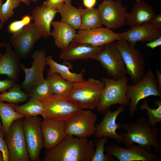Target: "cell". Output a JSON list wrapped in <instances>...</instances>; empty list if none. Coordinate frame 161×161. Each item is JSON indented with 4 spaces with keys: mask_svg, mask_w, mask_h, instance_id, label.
Instances as JSON below:
<instances>
[{
    "mask_svg": "<svg viewBox=\"0 0 161 161\" xmlns=\"http://www.w3.org/2000/svg\"><path fill=\"white\" fill-rule=\"evenodd\" d=\"M95 145L87 137L67 135L54 147L46 150L44 161H91Z\"/></svg>",
    "mask_w": 161,
    "mask_h": 161,
    "instance_id": "cell-1",
    "label": "cell"
},
{
    "mask_svg": "<svg viewBox=\"0 0 161 161\" xmlns=\"http://www.w3.org/2000/svg\"><path fill=\"white\" fill-rule=\"evenodd\" d=\"M121 128L126 131L119 134L123 137L122 143L126 148L132 146L135 143L153 146L157 152L161 151L158 125L153 127L144 116L139 117L135 122L122 124Z\"/></svg>",
    "mask_w": 161,
    "mask_h": 161,
    "instance_id": "cell-2",
    "label": "cell"
},
{
    "mask_svg": "<svg viewBox=\"0 0 161 161\" xmlns=\"http://www.w3.org/2000/svg\"><path fill=\"white\" fill-rule=\"evenodd\" d=\"M104 86L102 81L90 78L82 82L73 83L67 97L80 109L91 110L98 107Z\"/></svg>",
    "mask_w": 161,
    "mask_h": 161,
    "instance_id": "cell-3",
    "label": "cell"
},
{
    "mask_svg": "<svg viewBox=\"0 0 161 161\" xmlns=\"http://www.w3.org/2000/svg\"><path fill=\"white\" fill-rule=\"evenodd\" d=\"M101 80L104 83V86L97 108L98 112H104L114 105H129L130 101L126 94L129 80L126 76L117 80L104 77L101 78Z\"/></svg>",
    "mask_w": 161,
    "mask_h": 161,
    "instance_id": "cell-4",
    "label": "cell"
},
{
    "mask_svg": "<svg viewBox=\"0 0 161 161\" xmlns=\"http://www.w3.org/2000/svg\"><path fill=\"white\" fill-rule=\"evenodd\" d=\"M126 94L130 101L129 110L131 117L137 112V105L142 100L151 96L161 97V92L157 87L156 77L149 69L138 82L133 85L128 84Z\"/></svg>",
    "mask_w": 161,
    "mask_h": 161,
    "instance_id": "cell-5",
    "label": "cell"
},
{
    "mask_svg": "<svg viewBox=\"0 0 161 161\" xmlns=\"http://www.w3.org/2000/svg\"><path fill=\"white\" fill-rule=\"evenodd\" d=\"M41 101L44 108L42 115L44 119L65 121L82 109L67 97L59 95L52 94Z\"/></svg>",
    "mask_w": 161,
    "mask_h": 161,
    "instance_id": "cell-6",
    "label": "cell"
},
{
    "mask_svg": "<svg viewBox=\"0 0 161 161\" xmlns=\"http://www.w3.org/2000/svg\"><path fill=\"white\" fill-rule=\"evenodd\" d=\"M114 44L121 53L130 79L133 84L137 83L145 74L146 63L143 54L123 39L117 41Z\"/></svg>",
    "mask_w": 161,
    "mask_h": 161,
    "instance_id": "cell-7",
    "label": "cell"
},
{
    "mask_svg": "<svg viewBox=\"0 0 161 161\" xmlns=\"http://www.w3.org/2000/svg\"><path fill=\"white\" fill-rule=\"evenodd\" d=\"M94 60L100 62L110 78L117 80L126 76L124 62L114 42L106 45L105 48L96 55Z\"/></svg>",
    "mask_w": 161,
    "mask_h": 161,
    "instance_id": "cell-8",
    "label": "cell"
},
{
    "mask_svg": "<svg viewBox=\"0 0 161 161\" xmlns=\"http://www.w3.org/2000/svg\"><path fill=\"white\" fill-rule=\"evenodd\" d=\"M41 119L37 116H26L22 121V127L27 150L31 161L40 160L43 147Z\"/></svg>",
    "mask_w": 161,
    "mask_h": 161,
    "instance_id": "cell-9",
    "label": "cell"
},
{
    "mask_svg": "<svg viewBox=\"0 0 161 161\" xmlns=\"http://www.w3.org/2000/svg\"><path fill=\"white\" fill-rule=\"evenodd\" d=\"M97 115L91 110L81 109L74 116L65 121L67 135L89 138L94 135L96 128Z\"/></svg>",
    "mask_w": 161,
    "mask_h": 161,
    "instance_id": "cell-10",
    "label": "cell"
},
{
    "mask_svg": "<svg viewBox=\"0 0 161 161\" xmlns=\"http://www.w3.org/2000/svg\"><path fill=\"white\" fill-rule=\"evenodd\" d=\"M23 118L15 121L5 135L10 161H30L22 127Z\"/></svg>",
    "mask_w": 161,
    "mask_h": 161,
    "instance_id": "cell-11",
    "label": "cell"
},
{
    "mask_svg": "<svg viewBox=\"0 0 161 161\" xmlns=\"http://www.w3.org/2000/svg\"><path fill=\"white\" fill-rule=\"evenodd\" d=\"M152 146L148 145H133L124 148L114 144L106 147L107 153L119 161H158V154L153 152Z\"/></svg>",
    "mask_w": 161,
    "mask_h": 161,
    "instance_id": "cell-12",
    "label": "cell"
},
{
    "mask_svg": "<svg viewBox=\"0 0 161 161\" xmlns=\"http://www.w3.org/2000/svg\"><path fill=\"white\" fill-rule=\"evenodd\" d=\"M103 25L114 30L126 24L128 14L120 0L103 1L97 8Z\"/></svg>",
    "mask_w": 161,
    "mask_h": 161,
    "instance_id": "cell-13",
    "label": "cell"
},
{
    "mask_svg": "<svg viewBox=\"0 0 161 161\" xmlns=\"http://www.w3.org/2000/svg\"><path fill=\"white\" fill-rule=\"evenodd\" d=\"M41 38L42 35L32 23L13 34L10 43L20 59H23L29 56L37 42Z\"/></svg>",
    "mask_w": 161,
    "mask_h": 161,
    "instance_id": "cell-14",
    "label": "cell"
},
{
    "mask_svg": "<svg viewBox=\"0 0 161 161\" xmlns=\"http://www.w3.org/2000/svg\"><path fill=\"white\" fill-rule=\"evenodd\" d=\"M33 61L30 68L21 63L20 68L24 72L25 78L21 83L22 88L28 93L45 80L43 73L46 64V55L43 49L34 51L31 55Z\"/></svg>",
    "mask_w": 161,
    "mask_h": 161,
    "instance_id": "cell-15",
    "label": "cell"
},
{
    "mask_svg": "<svg viewBox=\"0 0 161 161\" xmlns=\"http://www.w3.org/2000/svg\"><path fill=\"white\" fill-rule=\"evenodd\" d=\"M122 39L123 38L119 33H115L107 28L101 27L79 30L72 42L99 47Z\"/></svg>",
    "mask_w": 161,
    "mask_h": 161,
    "instance_id": "cell-16",
    "label": "cell"
},
{
    "mask_svg": "<svg viewBox=\"0 0 161 161\" xmlns=\"http://www.w3.org/2000/svg\"><path fill=\"white\" fill-rule=\"evenodd\" d=\"M126 108L124 105H120L113 112L110 111V108L107 109L104 117L99 124H95L96 130L94 136L97 138L106 137L115 139L117 142L122 143L123 138L116 132L121 128L122 124H117L116 120L117 116L123 112Z\"/></svg>",
    "mask_w": 161,
    "mask_h": 161,
    "instance_id": "cell-17",
    "label": "cell"
},
{
    "mask_svg": "<svg viewBox=\"0 0 161 161\" xmlns=\"http://www.w3.org/2000/svg\"><path fill=\"white\" fill-rule=\"evenodd\" d=\"M41 128L43 139V147L47 150L54 147L67 135L65 121L45 118L41 121Z\"/></svg>",
    "mask_w": 161,
    "mask_h": 161,
    "instance_id": "cell-18",
    "label": "cell"
},
{
    "mask_svg": "<svg viewBox=\"0 0 161 161\" xmlns=\"http://www.w3.org/2000/svg\"><path fill=\"white\" fill-rule=\"evenodd\" d=\"M119 34L130 46L135 47L138 42H150L161 37V31L148 22Z\"/></svg>",
    "mask_w": 161,
    "mask_h": 161,
    "instance_id": "cell-19",
    "label": "cell"
},
{
    "mask_svg": "<svg viewBox=\"0 0 161 161\" xmlns=\"http://www.w3.org/2000/svg\"><path fill=\"white\" fill-rule=\"evenodd\" d=\"M105 45L96 47L86 44L72 42L65 49L61 50L59 57L64 61L94 59L96 55L105 48Z\"/></svg>",
    "mask_w": 161,
    "mask_h": 161,
    "instance_id": "cell-20",
    "label": "cell"
},
{
    "mask_svg": "<svg viewBox=\"0 0 161 161\" xmlns=\"http://www.w3.org/2000/svg\"><path fill=\"white\" fill-rule=\"evenodd\" d=\"M4 48L5 53L0 54V75H6L16 82L20 73L21 59L12 49L10 42H6Z\"/></svg>",
    "mask_w": 161,
    "mask_h": 161,
    "instance_id": "cell-21",
    "label": "cell"
},
{
    "mask_svg": "<svg viewBox=\"0 0 161 161\" xmlns=\"http://www.w3.org/2000/svg\"><path fill=\"white\" fill-rule=\"evenodd\" d=\"M57 13L56 10L42 5L32 10V20L42 37L46 38L51 36V26Z\"/></svg>",
    "mask_w": 161,
    "mask_h": 161,
    "instance_id": "cell-22",
    "label": "cell"
},
{
    "mask_svg": "<svg viewBox=\"0 0 161 161\" xmlns=\"http://www.w3.org/2000/svg\"><path fill=\"white\" fill-rule=\"evenodd\" d=\"M156 14L152 7L146 2L140 0L134 4L131 13H128L126 24L131 27L150 22Z\"/></svg>",
    "mask_w": 161,
    "mask_h": 161,
    "instance_id": "cell-23",
    "label": "cell"
},
{
    "mask_svg": "<svg viewBox=\"0 0 161 161\" xmlns=\"http://www.w3.org/2000/svg\"><path fill=\"white\" fill-rule=\"evenodd\" d=\"M51 25L53 30L51 36L55 45L61 50L65 49L74 39L77 33L76 30L61 21H53Z\"/></svg>",
    "mask_w": 161,
    "mask_h": 161,
    "instance_id": "cell-24",
    "label": "cell"
},
{
    "mask_svg": "<svg viewBox=\"0 0 161 161\" xmlns=\"http://www.w3.org/2000/svg\"><path fill=\"white\" fill-rule=\"evenodd\" d=\"M46 64L47 65L49 66L50 68L48 70V76L57 73L64 79L72 83L82 82L84 80L83 76L85 69H83L79 73L72 72L70 71L69 67L58 63L54 60L51 55L46 57Z\"/></svg>",
    "mask_w": 161,
    "mask_h": 161,
    "instance_id": "cell-25",
    "label": "cell"
},
{
    "mask_svg": "<svg viewBox=\"0 0 161 161\" xmlns=\"http://www.w3.org/2000/svg\"><path fill=\"white\" fill-rule=\"evenodd\" d=\"M71 2L63 3L57 10L61 15V21L69 25L75 30H79L81 24L79 9L73 6Z\"/></svg>",
    "mask_w": 161,
    "mask_h": 161,
    "instance_id": "cell-26",
    "label": "cell"
},
{
    "mask_svg": "<svg viewBox=\"0 0 161 161\" xmlns=\"http://www.w3.org/2000/svg\"><path fill=\"white\" fill-rule=\"evenodd\" d=\"M16 104L5 103L0 101V117L5 136L8 133L11 125L15 121L26 117L18 113L15 111L14 107Z\"/></svg>",
    "mask_w": 161,
    "mask_h": 161,
    "instance_id": "cell-27",
    "label": "cell"
},
{
    "mask_svg": "<svg viewBox=\"0 0 161 161\" xmlns=\"http://www.w3.org/2000/svg\"><path fill=\"white\" fill-rule=\"evenodd\" d=\"M80 11L81 24L79 30H84L102 27L103 24L97 8L78 7Z\"/></svg>",
    "mask_w": 161,
    "mask_h": 161,
    "instance_id": "cell-28",
    "label": "cell"
},
{
    "mask_svg": "<svg viewBox=\"0 0 161 161\" xmlns=\"http://www.w3.org/2000/svg\"><path fill=\"white\" fill-rule=\"evenodd\" d=\"M46 79L51 85L53 94L67 97L72 89L73 83L64 79L58 73L48 76Z\"/></svg>",
    "mask_w": 161,
    "mask_h": 161,
    "instance_id": "cell-29",
    "label": "cell"
},
{
    "mask_svg": "<svg viewBox=\"0 0 161 161\" xmlns=\"http://www.w3.org/2000/svg\"><path fill=\"white\" fill-rule=\"evenodd\" d=\"M18 113L26 116L34 117L42 115L44 111L43 105L41 101L30 97L28 101L21 105L16 104L14 107Z\"/></svg>",
    "mask_w": 161,
    "mask_h": 161,
    "instance_id": "cell-30",
    "label": "cell"
},
{
    "mask_svg": "<svg viewBox=\"0 0 161 161\" xmlns=\"http://www.w3.org/2000/svg\"><path fill=\"white\" fill-rule=\"evenodd\" d=\"M22 89L21 85L16 83L9 89L8 91L0 94V101L16 104L25 101L29 97L27 94L21 90Z\"/></svg>",
    "mask_w": 161,
    "mask_h": 161,
    "instance_id": "cell-31",
    "label": "cell"
},
{
    "mask_svg": "<svg viewBox=\"0 0 161 161\" xmlns=\"http://www.w3.org/2000/svg\"><path fill=\"white\" fill-rule=\"evenodd\" d=\"M97 138L94 144L95 149L91 161H118L109 154L108 153L105 154L104 152L106 150L105 146L108 141V137L104 136Z\"/></svg>",
    "mask_w": 161,
    "mask_h": 161,
    "instance_id": "cell-32",
    "label": "cell"
},
{
    "mask_svg": "<svg viewBox=\"0 0 161 161\" xmlns=\"http://www.w3.org/2000/svg\"><path fill=\"white\" fill-rule=\"evenodd\" d=\"M153 103L157 106V108L152 109L150 107L148 100H145L142 102L140 108L141 110L146 111L148 120L152 126L154 128L158 123L161 122V100H155Z\"/></svg>",
    "mask_w": 161,
    "mask_h": 161,
    "instance_id": "cell-33",
    "label": "cell"
},
{
    "mask_svg": "<svg viewBox=\"0 0 161 161\" xmlns=\"http://www.w3.org/2000/svg\"><path fill=\"white\" fill-rule=\"evenodd\" d=\"M20 2L16 0H6L2 4L1 9L0 30L5 23L13 15L14 10L20 5Z\"/></svg>",
    "mask_w": 161,
    "mask_h": 161,
    "instance_id": "cell-34",
    "label": "cell"
},
{
    "mask_svg": "<svg viewBox=\"0 0 161 161\" xmlns=\"http://www.w3.org/2000/svg\"><path fill=\"white\" fill-rule=\"evenodd\" d=\"M52 94L51 85L46 79L44 82L35 86L27 94L30 97L39 101Z\"/></svg>",
    "mask_w": 161,
    "mask_h": 161,
    "instance_id": "cell-35",
    "label": "cell"
},
{
    "mask_svg": "<svg viewBox=\"0 0 161 161\" xmlns=\"http://www.w3.org/2000/svg\"><path fill=\"white\" fill-rule=\"evenodd\" d=\"M31 16L29 15H25L21 20L10 23L8 25L7 31L9 33L13 34L16 33L31 23Z\"/></svg>",
    "mask_w": 161,
    "mask_h": 161,
    "instance_id": "cell-36",
    "label": "cell"
},
{
    "mask_svg": "<svg viewBox=\"0 0 161 161\" xmlns=\"http://www.w3.org/2000/svg\"><path fill=\"white\" fill-rule=\"evenodd\" d=\"M2 129H0V151L2 153L4 161H9V157L7 145L4 138Z\"/></svg>",
    "mask_w": 161,
    "mask_h": 161,
    "instance_id": "cell-37",
    "label": "cell"
},
{
    "mask_svg": "<svg viewBox=\"0 0 161 161\" xmlns=\"http://www.w3.org/2000/svg\"><path fill=\"white\" fill-rule=\"evenodd\" d=\"M73 0H46L42 5L52 8L57 10L58 8L65 2H71Z\"/></svg>",
    "mask_w": 161,
    "mask_h": 161,
    "instance_id": "cell-38",
    "label": "cell"
},
{
    "mask_svg": "<svg viewBox=\"0 0 161 161\" xmlns=\"http://www.w3.org/2000/svg\"><path fill=\"white\" fill-rule=\"evenodd\" d=\"M15 81L10 79L0 80V92H3L12 87L16 83Z\"/></svg>",
    "mask_w": 161,
    "mask_h": 161,
    "instance_id": "cell-39",
    "label": "cell"
},
{
    "mask_svg": "<svg viewBox=\"0 0 161 161\" xmlns=\"http://www.w3.org/2000/svg\"><path fill=\"white\" fill-rule=\"evenodd\" d=\"M150 22L157 28H161V14H156L152 18Z\"/></svg>",
    "mask_w": 161,
    "mask_h": 161,
    "instance_id": "cell-40",
    "label": "cell"
},
{
    "mask_svg": "<svg viewBox=\"0 0 161 161\" xmlns=\"http://www.w3.org/2000/svg\"><path fill=\"white\" fill-rule=\"evenodd\" d=\"M146 47H149L152 49L161 45V36L157 39L145 44Z\"/></svg>",
    "mask_w": 161,
    "mask_h": 161,
    "instance_id": "cell-41",
    "label": "cell"
},
{
    "mask_svg": "<svg viewBox=\"0 0 161 161\" xmlns=\"http://www.w3.org/2000/svg\"><path fill=\"white\" fill-rule=\"evenodd\" d=\"M97 0H83V4L86 8L94 7L96 4Z\"/></svg>",
    "mask_w": 161,
    "mask_h": 161,
    "instance_id": "cell-42",
    "label": "cell"
},
{
    "mask_svg": "<svg viewBox=\"0 0 161 161\" xmlns=\"http://www.w3.org/2000/svg\"><path fill=\"white\" fill-rule=\"evenodd\" d=\"M156 75L157 86L159 90L161 92V73L158 69L156 72Z\"/></svg>",
    "mask_w": 161,
    "mask_h": 161,
    "instance_id": "cell-43",
    "label": "cell"
},
{
    "mask_svg": "<svg viewBox=\"0 0 161 161\" xmlns=\"http://www.w3.org/2000/svg\"><path fill=\"white\" fill-rule=\"evenodd\" d=\"M20 2H22L26 6H28L30 4L31 0H16Z\"/></svg>",
    "mask_w": 161,
    "mask_h": 161,
    "instance_id": "cell-44",
    "label": "cell"
},
{
    "mask_svg": "<svg viewBox=\"0 0 161 161\" xmlns=\"http://www.w3.org/2000/svg\"><path fill=\"white\" fill-rule=\"evenodd\" d=\"M6 42L3 41H1L0 43V47H4L5 45Z\"/></svg>",
    "mask_w": 161,
    "mask_h": 161,
    "instance_id": "cell-45",
    "label": "cell"
},
{
    "mask_svg": "<svg viewBox=\"0 0 161 161\" xmlns=\"http://www.w3.org/2000/svg\"><path fill=\"white\" fill-rule=\"evenodd\" d=\"M0 161H4L3 154L1 151H0Z\"/></svg>",
    "mask_w": 161,
    "mask_h": 161,
    "instance_id": "cell-46",
    "label": "cell"
},
{
    "mask_svg": "<svg viewBox=\"0 0 161 161\" xmlns=\"http://www.w3.org/2000/svg\"><path fill=\"white\" fill-rule=\"evenodd\" d=\"M3 0H0V18L1 14V9Z\"/></svg>",
    "mask_w": 161,
    "mask_h": 161,
    "instance_id": "cell-47",
    "label": "cell"
},
{
    "mask_svg": "<svg viewBox=\"0 0 161 161\" xmlns=\"http://www.w3.org/2000/svg\"><path fill=\"white\" fill-rule=\"evenodd\" d=\"M31 1L36 3L37 1V0H31Z\"/></svg>",
    "mask_w": 161,
    "mask_h": 161,
    "instance_id": "cell-48",
    "label": "cell"
},
{
    "mask_svg": "<svg viewBox=\"0 0 161 161\" xmlns=\"http://www.w3.org/2000/svg\"><path fill=\"white\" fill-rule=\"evenodd\" d=\"M0 129L3 130L2 126V125L1 124L0 122Z\"/></svg>",
    "mask_w": 161,
    "mask_h": 161,
    "instance_id": "cell-49",
    "label": "cell"
},
{
    "mask_svg": "<svg viewBox=\"0 0 161 161\" xmlns=\"http://www.w3.org/2000/svg\"><path fill=\"white\" fill-rule=\"evenodd\" d=\"M103 1H111L112 0H103Z\"/></svg>",
    "mask_w": 161,
    "mask_h": 161,
    "instance_id": "cell-50",
    "label": "cell"
},
{
    "mask_svg": "<svg viewBox=\"0 0 161 161\" xmlns=\"http://www.w3.org/2000/svg\"><path fill=\"white\" fill-rule=\"evenodd\" d=\"M140 0H136V1H140Z\"/></svg>",
    "mask_w": 161,
    "mask_h": 161,
    "instance_id": "cell-51",
    "label": "cell"
}]
</instances>
